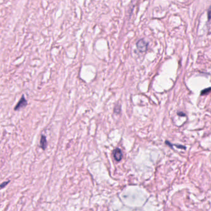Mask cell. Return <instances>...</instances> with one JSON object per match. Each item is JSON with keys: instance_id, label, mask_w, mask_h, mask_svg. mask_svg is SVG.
<instances>
[{"instance_id": "6da1fadb", "label": "cell", "mask_w": 211, "mask_h": 211, "mask_svg": "<svg viewBox=\"0 0 211 211\" xmlns=\"http://www.w3.org/2000/svg\"><path fill=\"white\" fill-rule=\"evenodd\" d=\"M136 47H137V49L140 52L144 53L147 51L148 48V43L144 39H140L136 43Z\"/></svg>"}, {"instance_id": "7a4b0ae2", "label": "cell", "mask_w": 211, "mask_h": 211, "mask_svg": "<svg viewBox=\"0 0 211 211\" xmlns=\"http://www.w3.org/2000/svg\"><path fill=\"white\" fill-rule=\"evenodd\" d=\"M27 105V101L26 100V99L25 98L24 95H22L21 98L20 99L19 101L16 104V106H15L14 109V110H18L22 108L26 107Z\"/></svg>"}, {"instance_id": "3957f363", "label": "cell", "mask_w": 211, "mask_h": 211, "mask_svg": "<svg viewBox=\"0 0 211 211\" xmlns=\"http://www.w3.org/2000/svg\"><path fill=\"white\" fill-rule=\"evenodd\" d=\"M113 154L115 159L117 161H120L123 158V153L120 148H115L113 151Z\"/></svg>"}, {"instance_id": "277c9868", "label": "cell", "mask_w": 211, "mask_h": 211, "mask_svg": "<svg viewBox=\"0 0 211 211\" xmlns=\"http://www.w3.org/2000/svg\"><path fill=\"white\" fill-rule=\"evenodd\" d=\"M40 147L43 150H45V149L46 148V146H47L46 138V136L45 135H42L41 136L40 140Z\"/></svg>"}, {"instance_id": "5b68a950", "label": "cell", "mask_w": 211, "mask_h": 211, "mask_svg": "<svg viewBox=\"0 0 211 211\" xmlns=\"http://www.w3.org/2000/svg\"><path fill=\"white\" fill-rule=\"evenodd\" d=\"M211 92V87H209V88H207L206 89H204L201 92V95H206L209 93H210Z\"/></svg>"}, {"instance_id": "8992f818", "label": "cell", "mask_w": 211, "mask_h": 211, "mask_svg": "<svg viewBox=\"0 0 211 211\" xmlns=\"http://www.w3.org/2000/svg\"><path fill=\"white\" fill-rule=\"evenodd\" d=\"M114 113L115 114H119L120 113V106L117 105L114 108Z\"/></svg>"}, {"instance_id": "52a82bcc", "label": "cell", "mask_w": 211, "mask_h": 211, "mask_svg": "<svg viewBox=\"0 0 211 211\" xmlns=\"http://www.w3.org/2000/svg\"><path fill=\"white\" fill-rule=\"evenodd\" d=\"M207 18H208L209 21H210L211 20V6L209 7L208 11H207Z\"/></svg>"}]
</instances>
